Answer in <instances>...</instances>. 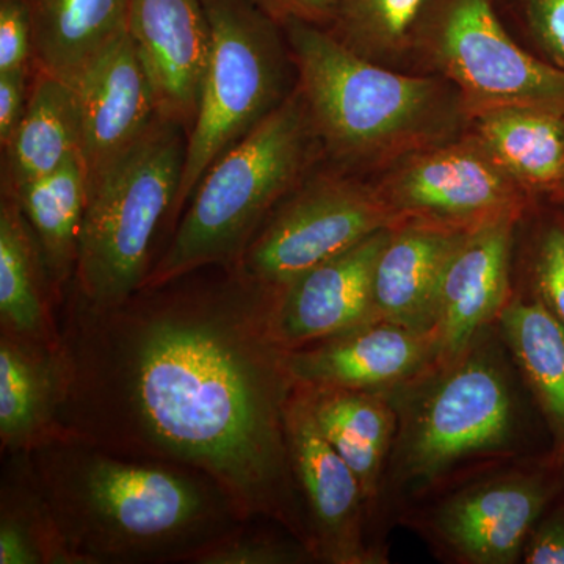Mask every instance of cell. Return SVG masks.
Here are the masks:
<instances>
[{
	"label": "cell",
	"mask_w": 564,
	"mask_h": 564,
	"mask_svg": "<svg viewBox=\"0 0 564 564\" xmlns=\"http://www.w3.org/2000/svg\"><path fill=\"white\" fill-rule=\"evenodd\" d=\"M267 17L284 28L288 22L302 21L328 28L332 22V0H250Z\"/></svg>",
	"instance_id": "cell-35"
},
{
	"label": "cell",
	"mask_w": 564,
	"mask_h": 564,
	"mask_svg": "<svg viewBox=\"0 0 564 564\" xmlns=\"http://www.w3.org/2000/svg\"><path fill=\"white\" fill-rule=\"evenodd\" d=\"M378 188L403 220L464 232L503 220L522 221L540 203L477 135L411 152Z\"/></svg>",
	"instance_id": "cell-11"
},
{
	"label": "cell",
	"mask_w": 564,
	"mask_h": 564,
	"mask_svg": "<svg viewBox=\"0 0 564 564\" xmlns=\"http://www.w3.org/2000/svg\"><path fill=\"white\" fill-rule=\"evenodd\" d=\"M187 133L159 121L135 150L88 188L79 259L69 292L91 307L117 306L140 291L151 248L180 191Z\"/></svg>",
	"instance_id": "cell-6"
},
{
	"label": "cell",
	"mask_w": 564,
	"mask_h": 564,
	"mask_svg": "<svg viewBox=\"0 0 564 564\" xmlns=\"http://www.w3.org/2000/svg\"><path fill=\"white\" fill-rule=\"evenodd\" d=\"M32 69V25L25 0H0V73Z\"/></svg>",
	"instance_id": "cell-32"
},
{
	"label": "cell",
	"mask_w": 564,
	"mask_h": 564,
	"mask_svg": "<svg viewBox=\"0 0 564 564\" xmlns=\"http://www.w3.org/2000/svg\"><path fill=\"white\" fill-rule=\"evenodd\" d=\"M391 229L375 232L276 292L273 332L282 347L295 350L373 322L375 265Z\"/></svg>",
	"instance_id": "cell-15"
},
{
	"label": "cell",
	"mask_w": 564,
	"mask_h": 564,
	"mask_svg": "<svg viewBox=\"0 0 564 564\" xmlns=\"http://www.w3.org/2000/svg\"><path fill=\"white\" fill-rule=\"evenodd\" d=\"M564 492L551 452L445 494L419 518L421 534L451 562L514 564L541 514Z\"/></svg>",
	"instance_id": "cell-10"
},
{
	"label": "cell",
	"mask_w": 564,
	"mask_h": 564,
	"mask_svg": "<svg viewBox=\"0 0 564 564\" xmlns=\"http://www.w3.org/2000/svg\"><path fill=\"white\" fill-rule=\"evenodd\" d=\"M433 332L375 321L332 339L288 350L293 384L311 389L391 392L440 361Z\"/></svg>",
	"instance_id": "cell-13"
},
{
	"label": "cell",
	"mask_w": 564,
	"mask_h": 564,
	"mask_svg": "<svg viewBox=\"0 0 564 564\" xmlns=\"http://www.w3.org/2000/svg\"><path fill=\"white\" fill-rule=\"evenodd\" d=\"M558 206H563V207H564V198H563V203H562V204H558Z\"/></svg>",
	"instance_id": "cell-36"
},
{
	"label": "cell",
	"mask_w": 564,
	"mask_h": 564,
	"mask_svg": "<svg viewBox=\"0 0 564 564\" xmlns=\"http://www.w3.org/2000/svg\"><path fill=\"white\" fill-rule=\"evenodd\" d=\"M31 70L0 73V144L9 143L17 131L29 96Z\"/></svg>",
	"instance_id": "cell-34"
},
{
	"label": "cell",
	"mask_w": 564,
	"mask_h": 564,
	"mask_svg": "<svg viewBox=\"0 0 564 564\" xmlns=\"http://www.w3.org/2000/svg\"><path fill=\"white\" fill-rule=\"evenodd\" d=\"M0 564H79L41 492L31 454L3 459Z\"/></svg>",
	"instance_id": "cell-27"
},
{
	"label": "cell",
	"mask_w": 564,
	"mask_h": 564,
	"mask_svg": "<svg viewBox=\"0 0 564 564\" xmlns=\"http://www.w3.org/2000/svg\"><path fill=\"white\" fill-rule=\"evenodd\" d=\"M20 124L2 148V195L57 172L80 154L82 120L77 90L43 70L33 69Z\"/></svg>",
	"instance_id": "cell-23"
},
{
	"label": "cell",
	"mask_w": 564,
	"mask_h": 564,
	"mask_svg": "<svg viewBox=\"0 0 564 564\" xmlns=\"http://www.w3.org/2000/svg\"><path fill=\"white\" fill-rule=\"evenodd\" d=\"M0 333L62 348L61 304L43 251L13 196L0 203Z\"/></svg>",
	"instance_id": "cell-20"
},
{
	"label": "cell",
	"mask_w": 564,
	"mask_h": 564,
	"mask_svg": "<svg viewBox=\"0 0 564 564\" xmlns=\"http://www.w3.org/2000/svg\"><path fill=\"white\" fill-rule=\"evenodd\" d=\"M519 223L503 220L467 232L452 254L434 310L441 359L458 355L499 321L511 296V251Z\"/></svg>",
	"instance_id": "cell-17"
},
{
	"label": "cell",
	"mask_w": 564,
	"mask_h": 564,
	"mask_svg": "<svg viewBox=\"0 0 564 564\" xmlns=\"http://www.w3.org/2000/svg\"><path fill=\"white\" fill-rule=\"evenodd\" d=\"M522 563L564 564V492L534 524L522 549Z\"/></svg>",
	"instance_id": "cell-33"
},
{
	"label": "cell",
	"mask_w": 564,
	"mask_h": 564,
	"mask_svg": "<svg viewBox=\"0 0 564 564\" xmlns=\"http://www.w3.org/2000/svg\"><path fill=\"white\" fill-rule=\"evenodd\" d=\"M315 135L337 161H383L432 147L462 102L441 82L375 65L321 25H284Z\"/></svg>",
	"instance_id": "cell-4"
},
{
	"label": "cell",
	"mask_w": 564,
	"mask_h": 564,
	"mask_svg": "<svg viewBox=\"0 0 564 564\" xmlns=\"http://www.w3.org/2000/svg\"><path fill=\"white\" fill-rule=\"evenodd\" d=\"M411 44L455 85L473 120L502 109L564 115V70L519 46L494 0H426Z\"/></svg>",
	"instance_id": "cell-8"
},
{
	"label": "cell",
	"mask_w": 564,
	"mask_h": 564,
	"mask_svg": "<svg viewBox=\"0 0 564 564\" xmlns=\"http://www.w3.org/2000/svg\"><path fill=\"white\" fill-rule=\"evenodd\" d=\"M285 437L315 562L388 563L380 545L370 540L373 514L362 486L323 436L306 389L299 384H293L285 406Z\"/></svg>",
	"instance_id": "cell-12"
},
{
	"label": "cell",
	"mask_w": 564,
	"mask_h": 564,
	"mask_svg": "<svg viewBox=\"0 0 564 564\" xmlns=\"http://www.w3.org/2000/svg\"><path fill=\"white\" fill-rule=\"evenodd\" d=\"M496 328L485 329L411 383L386 392L395 408L397 434L381 502L384 497L426 496L467 464L516 448L521 408Z\"/></svg>",
	"instance_id": "cell-3"
},
{
	"label": "cell",
	"mask_w": 564,
	"mask_h": 564,
	"mask_svg": "<svg viewBox=\"0 0 564 564\" xmlns=\"http://www.w3.org/2000/svg\"><path fill=\"white\" fill-rule=\"evenodd\" d=\"M402 221L378 185L318 174L302 182L270 214L234 267L280 292L318 263Z\"/></svg>",
	"instance_id": "cell-9"
},
{
	"label": "cell",
	"mask_w": 564,
	"mask_h": 564,
	"mask_svg": "<svg viewBox=\"0 0 564 564\" xmlns=\"http://www.w3.org/2000/svg\"><path fill=\"white\" fill-rule=\"evenodd\" d=\"M11 196L20 204L39 239L62 310L76 274L82 223L87 207L84 159L80 154L74 155L57 172L25 185Z\"/></svg>",
	"instance_id": "cell-26"
},
{
	"label": "cell",
	"mask_w": 564,
	"mask_h": 564,
	"mask_svg": "<svg viewBox=\"0 0 564 564\" xmlns=\"http://www.w3.org/2000/svg\"><path fill=\"white\" fill-rule=\"evenodd\" d=\"M544 203L530 240L527 285L564 328V207Z\"/></svg>",
	"instance_id": "cell-30"
},
{
	"label": "cell",
	"mask_w": 564,
	"mask_h": 564,
	"mask_svg": "<svg viewBox=\"0 0 564 564\" xmlns=\"http://www.w3.org/2000/svg\"><path fill=\"white\" fill-rule=\"evenodd\" d=\"M466 234L417 220L393 226L375 265L373 322L433 332L441 278Z\"/></svg>",
	"instance_id": "cell-19"
},
{
	"label": "cell",
	"mask_w": 564,
	"mask_h": 564,
	"mask_svg": "<svg viewBox=\"0 0 564 564\" xmlns=\"http://www.w3.org/2000/svg\"><path fill=\"white\" fill-rule=\"evenodd\" d=\"M250 521L215 538L185 556L188 564H304L315 562L313 552L291 533L252 529Z\"/></svg>",
	"instance_id": "cell-29"
},
{
	"label": "cell",
	"mask_w": 564,
	"mask_h": 564,
	"mask_svg": "<svg viewBox=\"0 0 564 564\" xmlns=\"http://www.w3.org/2000/svg\"><path fill=\"white\" fill-rule=\"evenodd\" d=\"M313 122L299 88L207 170L141 289L234 267L313 162Z\"/></svg>",
	"instance_id": "cell-5"
},
{
	"label": "cell",
	"mask_w": 564,
	"mask_h": 564,
	"mask_svg": "<svg viewBox=\"0 0 564 564\" xmlns=\"http://www.w3.org/2000/svg\"><path fill=\"white\" fill-rule=\"evenodd\" d=\"M69 373L65 347L46 348L0 333V444L32 454L76 437L63 423Z\"/></svg>",
	"instance_id": "cell-18"
},
{
	"label": "cell",
	"mask_w": 564,
	"mask_h": 564,
	"mask_svg": "<svg viewBox=\"0 0 564 564\" xmlns=\"http://www.w3.org/2000/svg\"><path fill=\"white\" fill-rule=\"evenodd\" d=\"M32 68L79 88L104 54L129 32L131 0H25Z\"/></svg>",
	"instance_id": "cell-21"
},
{
	"label": "cell",
	"mask_w": 564,
	"mask_h": 564,
	"mask_svg": "<svg viewBox=\"0 0 564 564\" xmlns=\"http://www.w3.org/2000/svg\"><path fill=\"white\" fill-rule=\"evenodd\" d=\"M129 35L150 79L159 117L188 135L212 52L203 0H131Z\"/></svg>",
	"instance_id": "cell-14"
},
{
	"label": "cell",
	"mask_w": 564,
	"mask_h": 564,
	"mask_svg": "<svg viewBox=\"0 0 564 564\" xmlns=\"http://www.w3.org/2000/svg\"><path fill=\"white\" fill-rule=\"evenodd\" d=\"M41 492L79 564L182 563L243 524L209 478L79 437L31 454Z\"/></svg>",
	"instance_id": "cell-2"
},
{
	"label": "cell",
	"mask_w": 564,
	"mask_h": 564,
	"mask_svg": "<svg viewBox=\"0 0 564 564\" xmlns=\"http://www.w3.org/2000/svg\"><path fill=\"white\" fill-rule=\"evenodd\" d=\"M497 332L543 419L549 452L564 464V328L527 285L505 304Z\"/></svg>",
	"instance_id": "cell-22"
},
{
	"label": "cell",
	"mask_w": 564,
	"mask_h": 564,
	"mask_svg": "<svg viewBox=\"0 0 564 564\" xmlns=\"http://www.w3.org/2000/svg\"><path fill=\"white\" fill-rule=\"evenodd\" d=\"M77 95L80 155L90 188L161 121L150 79L129 32L93 66Z\"/></svg>",
	"instance_id": "cell-16"
},
{
	"label": "cell",
	"mask_w": 564,
	"mask_h": 564,
	"mask_svg": "<svg viewBox=\"0 0 564 564\" xmlns=\"http://www.w3.org/2000/svg\"><path fill=\"white\" fill-rule=\"evenodd\" d=\"M426 0H332L328 28L340 43L367 58L408 50Z\"/></svg>",
	"instance_id": "cell-28"
},
{
	"label": "cell",
	"mask_w": 564,
	"mask_h": 564,
	"mask_svg": "<svg viewBox=\"0 0 564 564\" xmlns=\"http://www.w3.org/2000/svg\"><path fill=\"white\" fill-rule=\"evenodd\" d=\"M274 299L236 267L140 289L111 307L68 292L63 423L113 454L203 474L243 522H273L311 551L289 462L293 381Z\"/></svg>",
	"instance_id": "cell-1"
},
{
	"label": "cell",
	"mask_w": 564,
	"mask_h": 564,
	"mask_svg": "<svg viewBox=\"0 0 564 564\" xmlns=\"http://www.w3.org/2000/svg\"><path fill=\"white\" fill-rule=\"evenodd\" d=\"M304 389L318 429L358 477L375 514L397 434L391 399L386 392Z\"/></svg>",
	"instance_id": "cell-24"
},
{
	"label": "cell",
	"mask_w": 564,
	"mask_h": 564,
	"mask_svg": "<svg viewBox=\"0 0 564 564\" xmlns=\"http://www.w3.org/2000/svg\"><path fill=\"white\" fill-rule=\"evenodd\" d=\"M475 133L536 202L564 198V115L502 109L474 118Z\"/></svg>",
	"instance_id": "cell-25"
},
{
	"label": "cell",
	"mask_w": 564,
	"mask_h": 564,
	"mask_svg": "<svg viewBox=\"0 0 564 564\" xmlns=\"http://www.w3.org/2000/svg\"><path fill=\"white\" fill-rule=\"evenodd\" d=\"M538 57L564 70V0H508Z\"/></svg>",
	"instance_id": "cell-31"
},
{
	"label": "cell",
	"mask_w": 564,
	"mask_h": 564,
	"mask_svg": "<svg viewBox=\"0 0 564 564\" xmlns=\"http://www.w3.org/2000/svg\"><path fill=\"white\" fill-rule=\"evenodd\" d=\"M203 3L210 22V62L166 226H176L207 170L288 98L281 25L250 0Z\"/></svg>",
	"instance_id": "cell-7"
}]
</instances>
